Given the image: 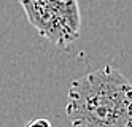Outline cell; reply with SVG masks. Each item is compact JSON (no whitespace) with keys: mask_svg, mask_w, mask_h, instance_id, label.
<instances>
[{"mask_svg":"<svg viewBox=\"0 0 132 127\" xmlns=\"http://www.w3.org/2000/svg\"><path fill=\"white\" fill-rule=\"evenodd\" d=\"M130 106L129 80L105 65L70 83L65 114L72 127H132Z\"/></svg>","mask_w":132,"mask_h":127,"instance_id":"6da1fadb","label":"cell"},{"mask_svg":"<svg viewBox=\"0 0 132 127\" xmlns=\"http://www.w3.org/2000/svg\"><path fill=\"white\" fill-rule=\"evenodd\" d=\"M27 21L43 38L56 46L69 48L80 33V19L64 14L50 0H19Z\"/></svg>","mask_w":132,"mask_h":127,"instance_id":"7a4b0ae2","label":"cell"},{"mask_svg":"<svg viewBox=\"0 0 132 127\" xmlns=\"http://www.w3.org/2000/svg\"><path fill=\"white\" fill-rule=\"evenodd\" d=\"M50 2L57 6L64 14H67V16H70L73 19H80V21H81L78 0H50Z\"/></svg>","mask_w":132,"mask_h":127,"instance_id":"3957f363","label":"cell"},{"mask_svg":"<svg viewBox=\"0 0 132 127\" xmlns=\"http://www.w3.org/2000/svg\"><path fill=\"white\" fill-rule=\"evenodd\" d=\"M26 127H53V125H51V122H50L48 119H45V118H37V119H34V121H30V122H27Z\"/></svg>","mask_w":132,"mask_h":127,"instance_id":"277c9868","label":"cell"}]
</instances>
